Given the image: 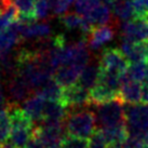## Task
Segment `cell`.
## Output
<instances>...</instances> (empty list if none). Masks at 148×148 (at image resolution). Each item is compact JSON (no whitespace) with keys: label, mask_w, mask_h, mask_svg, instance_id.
<instances>
[{"label":"cell","mask_w":148,"mask_h":148,"mask_svg":"<svg viewBox=\"0 0 148 148\" xmlns=\"http://www.w3.org/2000/svg\"><path fill=\"white\" fill-rule=\"evenodd\" d=\"M26 148H47L45 146V145L42 144L40 140H38V138H36L35 136H32V138L29 140L28 144H27V146H26Z\"/></svg>","instance_id":"f1b7e54d"},{"label":"cell","mask_w":148,"mask_h":148,"mask_svg":"<svg viewBox=\"0 0 148 148\" xmlns=\"http://www.w3.org/2000/svg\"><path fill=\"white\" fill-rule=\"evenodd\" d=\"M33 132L34 130L29 129H12L9 140L16 148H26L33 136Z\"/></svg>","instance_id":"d6986e66"},{"label":"cell","mask_w":148,"mask_h":148,"mask_svg":"<svg viewBox=\"0 0 148 148\" xmlns=\"http://www.w3.org/2000/svg\"><path fill=\"white\" fill-rule=\"evenodd\" d=\"M11 119L9 115L8 107L0 108V145L5 143L11 135Z\"/></svg>","instance_id":"44dd1931"},{"label":"cell","mask_w":148,"mask_h":148,"mask_svg":"<svg viewBox=\"0 0 148 148\" xmlns=\"http://www.w3.org/2000/svg\"><path fill=\"white\" fill-rule=\"evenodd\" d=\"M124 117L127 130L148 131V104H127Z\"/></svg>","instance_id":"3957f363"},{"label":"cell","mask_w":148,"mask_h":148,"mask_svg":"<svg viewBox=\"0 0 148 148\" xmlns=\"http://www.w3.org/2000/svg\"><path fill=\"white\" fill-rule=\"evenodd\" d=\"M50 7L58 15H63L69 9L73 0H49Z\"/></svg>","instance_id":"484cf974"},{"label":"cell","mask_w":148,"mask_h":148,"mask_svg":"<svg viewBox=\"0 0 148 148\" xmlns=\"http://www.w3.org/2000/svg\"><path fill=\"white\" fill-rule=\"evenodd\" d=\"M62 103L68 107H80L91 104L89 90L84 89L80 84L76 83L70 86L64 88Z\"/></svg>","instance_id":"8992f818"},{"label":"cell","mask_w":148,"mask_h":148,"mask_svg":"<svg viewBox=\"0 0 148 148\" xmlns=\"http://www.w3.org/2000/svg\"><path fill=\"white\" fill-rule=\"evenodd\" d=\"M65 125L68 135L89 138L96 130V117L91 111L73 112L68 116Z\"/></svg>","instance_id":"6da1fadb"},{"label":"cell","mask_w":148,"mask_h":148,"mask_svg":"<svg viewBox=\"0 0 148 148\" xmlns=\"http://www.w3.org/2000/svg\"><path fill=\"white\" fill-rule=\"evenodd\" d=\"M84 18L90 22V24L94 28L99 26H104L110 21V9L104 3H101L86 16H84Z\"/></svg>","instance_id":"e0dca14e"},{"label":"cell","mask_w":148,"mask_h":148,"mask_svg":"<svg viewBox=\"0 0 148 148\" xmlns=\"http://www.w3.org/2000/svg\"><path fill=\"white\" fill-rule=\"evenodd\" d=\"M61 148H90V140L88 138L67 135L64 137Z\"/></svg>","instance_id":"cb8c5ba5"},{"label":"cell","mask_w":148,"mask_h":148,"mask_svg":"<svg viewBox=\"0 0 148 148\" xmlns=\"http://www.w3.org/2000/svg\"><path fill=\"white\" fill-rule=\"evenodd\" d=\"M145 148H148V147H145Z\"/></svg>","instance_id":"d6a6232c"},{"label":"cell","mask_w":148,"mask_h":148,"mask_svg":"<svg viewBox=\"0 0 148 148\" xmlns=\"http://www.w3.org/2000/svg\"><path fill=\"white\" fill-rule=\"evenodd\" d=\"M50 7L49 0H36L35 4V10H36V17L37 20H43L48 16Z\"/></svg>","instance_id":"4316f807"},{"label":"cell","mask_w":148,"mask_h":148,"mask_svg":"<svg viewBox=\"0 0 148 148\" xmlns=\"http://www.w3.org/2000/svg\"><path fill=\"white\" fill-rule=\"evenodd\" d=\"M36 92L39 93L40 95H42L47 101H56V102L62 103L63 94H64V86H61L58 82V80L53 77L50 80H48Z\"/></svg>","instance_id":"5bb4252c"},{"label":"cell","mask_w":148,"mask_h":148,"mask_svg":"<svg viewBox=\"0 0 148 148\" xmlns=\"http://www.w3.org/2000/svg\"><path fill=\"white\" fill-rule=\"evenodd\" d=\"M120 99H114L111 102L97 105V110L95 114L96 124L99 129L118 127L125 124L124 107Z\"/></svg>","instance_id":"7a4b0ae2"},{"label":"cell","mask_w":148,"mask_h":148,"mask_svg":"<svg viewBox=\"0 0 148 148\" xmlns=\"http://www.w3.org/2000/svg\"><path fill=\"white\" fill-rule=\"evenodd\" d=\"M114 37H115V32L111 27L106 26V25L99 26V27H95L90 34L88 43L91 49L97 50L101 47H103L106 42L111 41Z\"/></svg>","instance_id":"30bf717a"},{"label":"cell","mask_w":148,"mask_h":148,"mask_svg":"<svg viewBox=\"0 0 148 148\" xmlns=\"http://www.w3.org/2000/svg\"><path fill=\"white\" fill-rule=\"evenodd\" d=\"M22 38H43L51 33L49 24L47 23H25L20 20Z\"/></svg>","instance_id":"7c38bea8"},{"label":"cell","mask_w":148,"mask_h":148,"mask_svg":"<svg viewBox=\"0 0 148 148\" xmlns=\"http://www.w3.org/2000/svg\"><path fill=\"white\" fill-rule=\"evenodd\" d=\"M66 110H67V107L61 102L47 101L43 108V112H42V120L64 121L66 119Z\"/></svg>","instance_id":"4fadbf2b"},{"label":"cell","mask_w":148,"mask_h":148,"mask_svg":"<svg viewBox=\"0 0 148 148\" xmlns=\"http://www.w3.org/2000/svg\"><path fill=\"white\" fill-rule=\"evenodd\" d=\"M147 64H148V60H147ZM147 80H148V77H147Z\"/></svg>","instance_id":"1f68e13d"},{"label":"cell","mask_w":148,"mask_h":148,"mask_svg":"<svg viewBox=\"0 0 148 148\" xmlns=\"http://www.w3.org/2000/svg\"><path fill=\"white\" fill-rule=\"evenodd\" d=\"M99 71H101L99 65H88L81 73L77 83L90 91L93 86H96V83L99 81Z\"/></svg>","instance_id":"ac0fdd59"},{"label":"cell","mask_w":148,"mask_h":148,"mask_svg":"<svg viewBox=\"0 0 148 148\" xmlns=\"http://www.w3.org/2000/svg\"><path fill=\"white\" fill-rule=\"evenodd\" d=\"M123 39L132 42H142L148 40V21L145 18H133L122 24Z\"/></svg>","instance_id":"5b68a950"},{"label":"cell","mask_w":148,"mask_h":148,"mask_svg":"<svg viewBox=\"0 0 148 148\" xmlns=\"http://www.w3.org/2000/svg\"><path fill=\"white\" fill-rule=\"evenodd\" d=\"M32 88L24 79L16 75L12 80L10 81L9 86V92L13 99L15 101H25L28 99L32 93Z\"/></svg>","instance_id":"9a60e30c"},{"label":"cell","mask_w":148,"mask_h":148,"mask_svg":"<svg viewBox=\"0 0 148 148\" xmlns=\"http://www.w3.org/2000/svg\"><path fill=\"white\" fill-rule=\"evenodd\" d=\"M130 63L119 49H106L102 53L99 67L107 71L121 75L127 71Z\"/></svg>","instance_id":"277c9868"},{"label":"cell","mask_w":148,"mask_h":148,"mask_svg":"<svg viewBox=\"0 0 148 148\" xmlns=\"http://www.w3.org/2000/svg\"><path fill=\"white\" fill-rule=\"evenodd\" d=\"M13 22H11L8 17H5L3 14H0V33H2L4 30L10 27V25L12 24Z\"/></svg>","instance_id":"83f0119b"},{"label":"cell","mask_w":148,"mask_h":148,"mask_svg":"<svg viewBox=\"0 0 148 148\" xmlns=\"http://www.w3.org/2000/svg\"><path fill=\"white\" fill-rule=\"evenodd\" d=\"M0 148H16L14 145L9 140V142H5V143H3V144L0 145Z\"/></svg>","instance_id":"f546056e"},{"label":"cell","mask_w":148,"mask_h":148,"mask_svg":"<svg viewBox=\"0 0 148 148\" xmlns=\"http://www.w3.org/2000/svg\"><path fill=\"white\" fill-rule=\"evenodd\" d=\"M102 3L101 0H77L75 3L76 13L82 17L86 16L91 11H93L96 7H99Z\"/></svg>","instance_id":"7402d4cb"},{"label":"cell","mask_w":148,"mask_h":148,"mask_svg":"<svg viewBox=\"0 0 148 148\" xmlns=\"http://www.w3.org/2000/svg\"><path fill=\"white\" fill-rule=\"evenodd\" d=\"M12 3L16 7L18 11V20L25 23L36 22V0H12Z\"/></svg>","instance_id":"2e32d148"},{"label":"cell","mask_w":148,"mask_h":148,"mask_svg":"<svg viewBox=\"0 0 148 148\" xmlns=\"http://www.w3.org/2000/svg\"><path fill=\"white\" fill-rule=\"evenodd\" d=\"M90 148H109L103 132L96 127L93 135L90 137Z\"/></svg>","instance_id":"d4e9b609"},{"label":"cell","mask_w":148,"mask_h":148,"mask_svg":"<svg viewBox=\"0 0 148 148\" xmlns=\"http://www.w3.org/2000/svg\"><path fill=\"white\" fill-rule=\"evenodd\" d=\"M109 148H130L129 146H127L125 143L124 144H121V145H116V146H111V147Z\"/></svg>","instance_id":"4dcf8cb0"},{"label":"cell","mask_w":148,"mask_h":148,"mask_svg":"<svg viewBox=\"0 0 148 148\" xmlns=\"http://www.w3.org/2000/svg\"><path fill=\"white\" fill-rule=\"evenodd\" d=\"M47 99L39 93L30 95L28 99H26L23 104V109L27 115L32 118L34 122H40L42 120V112L45 108Z\"/></svg>","instance_id":"9c48e42d"},{"label":"cell","mask_w":148,"mask_h":148,"mask_svg":"<svg viewBox=\"0 0 148 148\" xmlns=\"http://www.w3.org/2000/svg\"><path fill=\"white\" fill-rule=\"evenodd\" d=\"M89 93H90V102L92 104H95L96 106L119 99V94L117 92L108 89L107 86L99 82L89 91Z\"/></svg>","instance_id":"8fae6325"},{"label":"cell","mask_w":148,"mask_h":148,"mask_svg":"<svg viewBox=\"0 0 148 148\" xmlns=\"http://www.w3.org/2000/svg\"><path fill=\"white\" fill-rule=\"evenodd\" d=\"M127 73H129L132 80L143 83L148 77L147 61L131 63L130 66H129V68H127Z\"/></svg>","instance_id":"ffe728a7"},{"label":"cell","mask_w":148,"mask_h":148,"mask_svg":"<svg viewBox=\"0 0 148 148\" xmlns=\"http://www.w3.org/2000/svg\"><path fill=\"white\" fill-rule=\"evenodd\" d=\"M119 99L123 104H140L143 99V84L138 81H127L121 86Z\"/></svg>","instance_id":"ba28073f"},{"label":"cell","mask_w":148,"mask_h":148,"mask_svg":"<svg viewBox=\"0 0 148 148\" xmlns=\"http://www.w3.org/2000/svg\"><path fill=\"white\" fill-rule=\"evenodd\" d=\"M73 1H74V0H73ZM76 1H77V0H76Z\"/></svg>","instance_id":"836d02e7"},{"label":"cell","mask_w":148,"mask_h":148,"mask_svg":"<svg viewBox=\"0 0 148 148\" xmlns=\"http://www.w3.org/2000/svg\"><path fill=\"white\" fill-rule=\"evenodd\" d=\"M84 68L86 67H83V66L71 63L69 65L62 66L58 69H56L54 78L56 79L58 82L64 88L65 86H70L78 82L80 75H81V73L83 71Z\"/></svg>","instance_id":"52a82bcc"},{"label":"cell","mask_w":148,"mask_h":148,"mask_svg":"<svg viewBox=\"0 0 148 148\" xmlns=\"http://www.w3.org/2000/svg\"><path fill=\"white\" fill-rule=\"evenodd\" d=\"M61 23L68 29H80L83 22V17L78 13H68L61 16Z\"/></svg>","instance_id":"603a6c76"}]
</instances>
